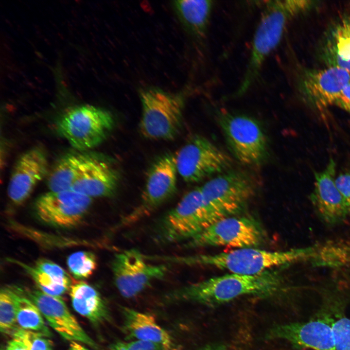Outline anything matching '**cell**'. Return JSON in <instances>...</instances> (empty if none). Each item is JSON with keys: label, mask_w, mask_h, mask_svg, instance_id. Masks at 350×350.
<instances>
[{"label": "cell", "mask_w": 350, "mask_h": 350, "mask_svg": "<svg viewBox=\"0 0 350 350\" xmlns=\"http://www.w3.org/2000/svg\"><path fill=\"white\" fill-rule=\"evenodd\" d=\"M284 288L282 277L276 269L256 275L230 273L175 289L164 299L167 303L188 302L214 306L245 296L271 298Z\"/></svg>", "instance_id": "cell-1"}, {"label": "cell", "mask_w": 350, "mask_h": 350, "mask_svg": "<svg viewBox=\"0 0 350 350\" xmlns=\"http://www.w3.org/2000/svg\"><path fill=\"white\" fill-rule=\"evenodd\" d=\"M314 5V1L303 0H270L265 4L253 35L248 65L236 95L244 94L254 84L264 61L280 43L288 22Z\"/></svg>", "instance_id": "cell-2"}, {"label": "cell", "mask_w": 350, "mask_h": 350, "mask_svg": "<svg viewBox=\"0 0 350 350\" xmlns=\"http://www.w3.org/2000/svg\"><path fill=\"white\" fill-rule=\"evenodd\" d=\"M306 253L302 249L268 251L248 247L213 254L169 256L168 261L171 263L212 266L231 273L256 275L296 262Z\"/></svg>", "instance_id": "cell-3"}, {"label": "cell", "mask_w": 350, "mask_h": 350, "mask_svg": "<svg viewBox=\"0 0 350 350\" xmlns=\"http://www.w3.org/2000/svg\"><path fill=\"white\" fill-rule=\"evenodd\" d=\"M200 188L213 223L224 218L241 215L256 192L255 184L247 174L230 169L215 176Z\"/></svg>", "instance_id": "cell-4"}, {"label": "cell", "mask_w": 350, "mask_h": 350, "mask_svg": "<svg viewBox=\"0 0 350 350\" xmlns=\"http://www.w3.org/2000/svg\"><path fill=\"white\" fill-rule=\"evenodd\" d=\"M140 99L142 106L139 123L140 134L150 140L175 139L182 126L183 96L148 88L140 91Z\"/></svg>", "instance_id": "cell-5"}, {"label": "cell", "mask_w": 350, "mask_h": 350, "mask_svg": "<svg viewBox=\"0 0 350 350\" xmlns=\"http://www.w3.org/2000/svg\"><path fill=\"white\" fill-rule=\"evenodd\" d=\"M212 224L201 188L196 187L186 193L176 206L159 220L154 238L163 245L186 243Z\"/></svg>", "instance_id": "cell-6"}, {"label": "cell", "mask_w": 350, "mask_h": 350, "mask_svg": "<svg viewBox=\"0 0 350 350\" xmlns=\"http://www.w3.org/2000/svg\"><path fill=\"white\" fill-rule=\"evenodd\" d=\"M115 121L108 111L91 105H79L64 111L56 122L58 134L74 148L84 150L103 142Z\"/></svg>", "instance_id": "cell-7"}, {"label": "cell", "mask_w": 350, "mask_h": 350, "mask_svg": "<svg viewBox=\"0 0 350 350\" xmlns=\"http://www.w3.org/2000/svg\"><path fill=\"white\" fill-rule=\"evenodd\" d=\"M216 117L229 149L239 162L255 166L264 161L268 155V141L256 120L224 109L217 110Z\"/></svg>", "instance_id": "cell-8"}, {"label": "cell", "mask_w": 350, "mask_h": 350, "mask_svg": "<svg viewBox=\"0 0 350 350\" xmlns=\"http://www.w3.org/2000/svg\"><path fill=\"white\" fill-rule=\"evenodd\" d=\"M267 235L261 223L249 215L221 219L186 242V248L229 246L235 249L259 247L266 241Z\"/></svg>", "instance_id": "cell-9"}, {"label": "cell", "mask_w": 350, "mask_h": 350, "mask_svg": "<svg viewBox=\"0 0 350 350\" xmlns=\"http://www.w3.org/2000/svg\"><path fill=\"white\" fill-rule=\"evenodd\" d=\"M177 173L189 183L197 182L229 169L230 157L206 138L192 136L175 155Z\"/></svg>", "instance_id": "cell-10"}, {"label": "cell", "mask_w": 350, "mask_h": 350, "mask_svg": "<svg viewBox=\"0 0 350 350\" xmlns=\"http://www.w3.org/2000/svg\"><path fill=\"white\" fill-rule=\"evenodd\" d=\"M144 255L136 249L116 254L111 263L114 284L125 298H134L156 280L164 277L169 271L167 264L148 263Z\"/></svg>", "instance_id": "cell-11"}, {"label": "cell", "mask_w": 350, "mask_h": 350, "mask_svg": "<svg viewBox=\"0 0 350 350\" xmlns=\"http://www.w3.org/2000/svg\"><path fill=\"white\" fill-rule=\"evenodd\" d=\"M175 156L165 153L150 168L140 204L121 220L120 226L132 224L149 215L170 198L176 190Z\"/></svg>", "instance_id": "cell-12"}, {"label": "cell", "mask_w": 350, "mask_h": 350, "mask_svg": "<svg viewBox=\"0 0 350 350\" xmlns=\"http://www.w3.org/2000/svg\"><path fill=\"white\" fill-rule=\"evenodd\" d=\"M91 203V198L71 190L49 191L35 200L33 210L36 218L44 224L70 228L82 221Z\"/></svg>", "instance_id": "cell-13"}, {"label": "cell", "mask_w": 350, "mask_h": 350, "mask_svg": "<svg viewBox=\"0 0 350 350\" xmlns=\"http://www.w3.org/2000/svg\"><path fill=\"white\" fill-rule=\"evenodd\" d=\"M350 83V73L335 67L305 70L298 87L305 101L313 107L323 109L334 103L342 89Z\"/></svg>", "instance_id": "cell-14"}, {"label": "cell", "mask_w": 350, "mask_h": 350, "mask_svg": "<svg viewBox=\"0 0 350 350\" xmlns=\"http://www.w3.org/2000/svg\"><path fill=\"white\" fill-rule=\"evenodd\" d=\"M22 288L49 325L62 337L70 342H78L98 349L97 344L82 328L61 297L50 295L38 289Z\"/></svg>", "instance_id": "cell-15"}, {"label": "cell", "mask_w": 350, "mask_h": 350, "mask_svg": "<svg viewBox=\"0 0 350 350\" xmlns=\"http://www.w3.org/2000/svg\"><path fill=\"white\" fill-rule=\"evenodd\" d=\"M267 337L286 341L298 349L334 350L332 319L328 317L276 325Z\"/></svg>", "instance_id": "cell-16"}, {"label": "cell", "mask_w": 350, "mask_h": 350, "mask_svg": "<svg viewBox=\"0 0 350 350\" xmlns=\"http://www.w3.org/2000/svg\"><path fill=\"white\" fill-rule=\"evenodd\" d=\"M48 173V160L43 148L35 147L22 153L16 161L8 183L11 201L16 205L24 202Z\"/></svg>", "instance_id": "cell-17"}, {"label": "cell", "mask_w": 350, "mask_h": 350, "mask_svg": "<svg viewBox=\"0 0 350 350\" xmlns=\"http://www.w3.org/2000/svg\"><path fill=\"white\" fill-rule=\"evenodd\" d=\"M336 163L331 158L325 168L315 173L311 200L319 217L325 223L334 225L349 215L345 201L335 183Z\"/></svg>", "instance_id": "cell-18"}, {"label": "cell", "mask_w": 350, "mask_h": 350, "mask_svg": "<svg viewBox=\"0 0 350 350\" xmlns=\"http://www.w3.org/2000/svg\"><path fill=\"white\" fill-rule=\"evenodd\" d=\"M119 182V173L109 162L85 155L71 190L91 198L110 197Z\"/></svg>", "instance_id": "cell-19"}, {"label": "cell", "mask_w": 350, "mask_h": 350, "mask_svg": "<svg viewBox=\"0 0 350 350\" xmlns=\"http://www.w3.org/2000/svg\"><path fill=\"white\" fill-rule=\"evenodd\" d=\"M122 331L128 340L149 341L162 346L166 350H179L171 334L152 315L130 307L121 308Z\"/></svg>", "instance_id": "cell-20"}, {"label": "cell", "mask_w": 350, "mask_h": 350, "mask_svg": "<svg viewBox=\"0 0 350 350\" xmlns=\"http://www.w3.org/2000/svg\"><path fill=\"white\" fill-rule=\"evenodd\" d=\"M70 295L73 309L94 325L110 319V311L105 299L93 287L84 281L71 285Z\"/></svg>", "instance_id": "cell-21"}, {"label": "cell", "mask_w": 350, "mask_h": 350, "mask_svg": "<svg viewBox=\"0 0 350 350\" xmlns=\"http://www.w3.org/2000/svg\"><path fill=\"white\" fill-rule=\"evenodd\" d=\"M322 58L328 67L350 73V18H343L329 31L323 43Z\"/></svg>", "instance_id": "cell-22"}, {"label": "cell", "mask_w": 350, "mask_h": 350, "mask_svg": "<svg viewBox=\"0 0 350 350\" xmlns=\"http://www.w3.org/2000/svg\"><path fill=\"white\" fill-rule=\"evenodd\" d=\"M178 18L186 31L197 39L206 35L213 7L208 0H182L173 1Z\"/></svg>", "instance_id": "cell-23"}, {"label": "cell", "mask_w": 350, "mask_h": 350, "mask_svg": "<svg viewBox=\"0 0 350 350\" xmlns=\"http://www.w3.org/2000/svg\"><path fill=\"white\" fill-rule=\"evenodd\" d=\"M13 299L18 323L20 328L35 332L50 337L52 333L35 304L17 286H7Z\"/></svg>", "instance_id": "cell-24"}, {"label": "cell", "mask_w": 350, "mask_h": 350, "mask_svg": "<svg viewBox=\"0 0 350 350\" xmlns=\"http://www.w3.org/2000/svg\"><path fill=\"white\" fill-rule=\"evenodd\" d=\"M85 157L83 154H69L59 159L48 174L47 186L49 191L71 190Z\"/></svg>", "instance_id": "cell-25"}, {"label": "cell", "mask_w": 350, "mask_h": 350, "mask_svg": "<svg viewBox=\"0 0 350 350\" xmlns=\"http://www.w3.org/2000/svg\"><path fill=\"white\" fill-rule=\"evenodd\" d=\"M7 261L16 264L23 268L35 281L39 290L53 296L61 297L71 286L67 285L50 275L33 266L15 259L8 258Z\"/></svg>", "instance_id": "cell-26"}, {"label": "cell", "mask_w": 350, "mask_h": 350, "mask_svg": "<svg viewBox=\"0 0 350 350\" xmlns=\"http://www.w3.org/2000/svg\"><path fill=\"white\" fill-rule=\"evenodd\" d=\"M67 263L70 272L79 280L88 278L97 266L96 256L88 251H80L70 254L67 258Z\"/></svg>", "instance_id": "cell-27"}, {"label": "cell", "mask_w": 350, "mask_h": 350, "mask_svg": "<svg viewBox=\"0 0 350 350\" xmlns=\"http://www.w3.org/2000/svg\"><path fill=\"white\" fill-rule=\"evenodd\" d=\"M18 323L14 302L7 287L0 292V331L13 336L19 328Z\"/></svg>", "instance_id": "cell-28"}, {"label": "cell", "mask_w": 350, "mask_h": 350, "mask_svg": "<svg viewBox=\"0 0 350 350\" xmlns=\"http://www.w3.org/2000/svg\"><path fill=\"white\" fill-rule=\"evenodd\" d=\"M13 337L21 341L28 350H53L50 337L35 332L19 328Z\"/></svg>", "instance_id": "cell-29"}, {"label": "cell", "mask_w": 350, "mask_h": 350, "mask_svg": "<svg viewBox=\"0 0 350 350\" xmlns=\"http://www.w3.org/2000/svg\"><path fill=\"white\" fill-rule=\"evenodd\" d=\"M334 350H350V319L345 316L332 319Z\"/></svg>", "instance_id": "cell-30"}, {"label": "cell", "mask_w": 350, "mask_h": 350, "mask_svg": "<svg viewBox=\"0 0 350 350\" xmlns=\"http://www.w3.org/2000/svg\"><path fill=\"white\" fill-rule=\"evenodd\" d=\"M35 266L55 279L71 286V280L69 274L63 268L52 261L41 258L35 262Z\"/></svg>", "instance_id": "cell-31"}, {"label": "cell", "mask_w": 350, "mask_h": 350, "mask_svg": "<svg viewBox=\"0 0 350 350\" xmlns=\"http://www.w3.org/2000/svg\"><path fill=\"white\" fill-rule=\"evenodd\" d=\"M110 350H166L160 344L142 340L118 341L109 346Z\"/></svg>", "instance_id": "cell-32"}, {"label": "cell", "mask_w": 350, "mask_h": 350, "mask_svg": "<svg viewBox=\"0 0 350 350\" xmlns=\"http://www.w3.org/2000/svg\"><path fill=\"white\" fill-rule=\"evenodd\" d=\"M335 183L345 201L350 215V170L343 171L336 176Z\"/></svg>", "instance_id": "cell-33"}, {"label": "cell", "mask_w": 350, "mask_h": 350, "mask_svg": "<svg viewBox=\"0 0 350 350\" xmlns=\"http://www.w3.org/2000/svg\"><path fill=\"white\" fill-rule=\"evenodd\" d=\"M333 105L350 114V83L342 89L336 99Z\"/></svg>", "instance_id": "cell-34"}, {"label": "cell", "mask_w": 350, "mask_h": 350, "mask_svg": "<svg viewBox=\"0 0 350 350\" xmlns=\"http://www.w3.org/2000/svg\"><path fill=\"white\" fill-rule=\"evenodd\" d=\"M5 350H28V349L21 341L13 338L8 342Z\"/></svg>", "instance_id": "cell-35"}, {"label": "cell", "mask_w": 350, "mask_h": 350, "mask_svg": "<svg viewBox=\"0 0 350 350\" xmlns=\"http://www.w3.org/2000/svg\"><path fill=\"white\" fill-rule=\"evenodd\" d=\"M198 350H227L226 347L219 343L210 344L203 346Z\"/></svg>", "instance_id": "cell-36"}, {"label": "cell", "mask_w": 350, "mask_h": 350, "mask_svg": "<svg viewBox=\"0 0 350 350\" xmlns=\"http://www.w3.org/2000/svg\"><path fill=\"white\" fill-rule=\"evenodd\" d=\"M68 350H89L82 343L73 341L71 342Z\"/></svg>", "instance_id": "cell-37"}, {"label": "cell", "mask_w": 350, "mask_h": 350, "mask_svg": "<svg viewBox=\"0 0 350 350\" xmlns=\"http://www.w3.org/2000/svg\"></svg>", "instance_id": "cell-38"}]
</instances>
